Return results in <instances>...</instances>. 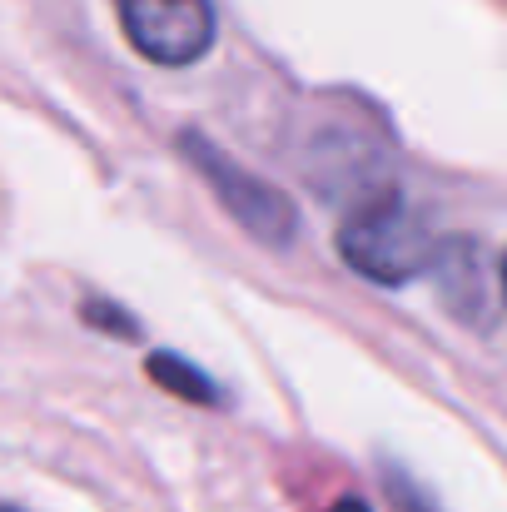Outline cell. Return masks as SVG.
Masks as SVG:
<instances>
[{
    "instance_id": "obj_1",
    "label": "cell",
    "mask_w": 507,
    "mask_h": 512,
    "mask_svg": "<svg viewBox=\"0 0 507 512\" xmlns=\"http://www.w3.org/2000/svg\"><path fill=\"white\" fill-rule=\"evenodd\" d=\"M338 254L348 269H358L373 284H408L423 269H433L438 259V239L428 229V219L398 199V194H378L368 204H358L343 229H338Z\"/></svg>"
},
{
    "instance_id": "obj_2",
    "label": "cell",
    "mask_w": 507,
    "mask_h": 512,
    "mask_svg": "<svg viewBox=\"0 0 507 512\" xmlns=\"http://www.w3.org/2000/svg\"><path fill=\"white\" fill-rule=\"evenodd\" d=\"M125 40L155 65H194L214 45L209 0H115Z\"/></svg>"
},
{
    "instance_id": "obj_3",
    "label": "cell",
    "mask_w": 507,
    "mask_h": 512,
    "mask_svg": "<svg viewBox=\"0 0 507 512\" xmlns=\"http://www.w3.org/2000/svg\"><path fill=\"white\" fill-rule=\"evenodd\" d=\"M184 155L204 170L209 189L224 199V209H229L254 239L284 244V239L294 234V204H289L274 184L254 179L249 170H239L234 160H224V155H219L209 140H199V135H184Z\"/></svg>"
},
{
    "instance_id": "obj_4",
    "label": "cell",
    "mask_w": 507,
    "mask_h": 512,
    "mask_svg": "<svg viewBox=\"0 0 507 512\" xmlns=\"http://www.w3.org/2000/svg\"><path fill=\"white\" fill-rule=\"evenodd\" d=\"M150 378L169 388V393H179V398H199V403H214L219 398V388L204 378V373H194L189 363H179L174 353H160V358H150Z\"/></svg>"
},
{
    "instance_id": "obj_5",
    "label": "cell",
    "mask_w": 507,
    "mask_h": 512,
    "mask_svg": "<svg viewBox=\"0 0 507 512\" xmlns=\"http://www.w3.org/2000/svg\"><path fill=\"white\" fill-rule=\"evenodd\" d=\"M398 503H403V512H438L433 503H423L418 493H408V488H398Z\"/></svg>"
},
{
    "instance_id": "obj_6",
    "label": "cell",
    "mask_w": 507,
    "mask_h": 512,
    "mask_svg": "<svg viewBox=\"0 0 507 512\" xmlns=\"http://www.w3.org/2000/svg\"><path fill=\"white\" fill-rule=\"evenodd\" d=\"M329 512H368V503H358V498H338Z\"/></svg>"
},
{
    "instance_id": "obj_7",
    "label": "cell",
    "mask_w": 507,
    "mask_h": 512,
    "mask_svg": "<svg viewBox=\"0 0 507 512\" xmlns=\"http://www.w3.org/2000/svg\"><path fill=\"white\" fill-rule=\"evenodd\" d=\"M503 294H507V254H503Z\"/></svg>"
},
{
    "instance_id": "obj_8",
    "label": "cell",
    "mask_w": 507,
    "mask_h": 512,
    "mask_svg": "<svg viewBox=\"0 0 507 512\" xmlns=\"http://www.w3.org/2000/svg\"><path fill=\"white\" fill-rule=\"evenodd\" d=\"M0 512H20V508H0Z\"/></svg>"
}]
</instances>
